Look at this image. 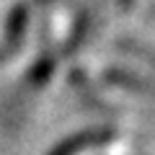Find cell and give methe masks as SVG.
Listing matches in <instances>:
<instances>
[{"label": "cell", "mask_w": 155, "mask_h": 155, "mask_svg": "<svg viewBox=\"0 0 155 155\" xmlns=\"http://www.w3.org/2000/svg\"><path fill=\"white\" fill-rule=\"evenodd\" d=\"M119 5H122V8H124V11H129V8H132V5H134V0H119Z\"/></svg>", "instance_id": "cell-8"}, {"label": "cell", "mask_w": 155, "mask_h": 155, "mask_svg": "<svg viewBox=\"0 0 155 155\" xmlns=\"http://www.w3.org/2000/svg\"><path fill=\"white\" fill-rule=\"evenodd\" d=\"M39 41H41V52H39L34 67L28 70V83H31L34 88L49 83L52 72H54V67H57V57H54V52L49 49V41H52V23H49V16H44V23H41V28H39Z\"/></svg>", "instance_id": "cell-2"}, {"label": "cell", "mask_w": 155, "mask_h": 155, "mask_svg": "<svg viewBox=\"0 0 155 155\" xmlns=\"http://www.w3.org/2000/svg\"><path fill=\"white\" fill-rule=\"evenodd\" d=\"M85 31H88V16L78 11L75 26H72V34H70V39H67V44H65V49H62V54H72V52L80 49V47H83V39H85Z\"/></svg>", "instance_id": "cell-5"}, {"label": "cell", "mask_w": 155, "mask_h": 155, "mask_svg": "<svg viewBox=\"0 0 155 155\" xmlns=\"http://www.w3.org/2000/svg\"><path fill=\"white\" fill-rule=\"evenodd\" d=\"M8 60H11V54H8V52L3 49V47H0V65H5Z\"/></svg>", "instance_id": "cell-7"}, {"label": "cell", "mask_w": 155, "mask_h": 155, "mask_svg": "<svg viewBox=\"0 0 155 155\" xmlns=\"http://www.w3.org/2000/svg\"><path fill=\"white\" fill-rule=\"evenodd\" d=\"M119 137L114 127H93V129H83L78 134H70L67 140L57 142L47 155H78L80 150H91V147H104V145L114 142Z\"/></svg>", "instance_id": "cell-1"}, {"label": "cell", "mask_w": 155, "mask_h": 155, "mask_svg": "<svg viewBox=\"0 0 155 155\" xmlns=\"http://www.w3.org/2000/svg\"><path fill=\"white\" fill-rule=\"evenodd\" d=\"M101 80L109 85H116V88H127V91H134V93H155V85H150V80L134 75L129 70H119V67H109L104 70Z\"/></svg>", "instance_id": "cell-4"}, {"label": "cell", "mask_w": 155, "mask_h": 155, "mask_svg": "<svg viewBox=\"0 0 155 155\" xmlns=\"http://www.w3.org/2000/svg\"><path fill=\"white\" fill-rule=\"evenodd\" d=\"M26 26H28V5L26 3H16L11 8V13H8V18H5V47H3L11 57L16 52H21L23 36H26Z\"/></svg>", "instance_id": "cell-3"}, {"label": "cell", "mask_w": 155, "mask_h": 155, "mask_svg": "<svg viewBox=\"0 0 155 155\" xmlns=\"http://www.w3.org/2000/svg\"><path fill=\"white\" fill-rule=\"evenodd\" d=\"M122 49H127V52H132V54H137V57H145V60H150L155 65V52H150V49H142V47H137V44H132V41H122Z\"/></svg>", "instance_id": "cell-6"}]
</instances>
